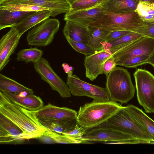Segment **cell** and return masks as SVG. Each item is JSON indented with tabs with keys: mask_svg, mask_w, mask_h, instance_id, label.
Here are the masks:
<instances>
[{
	"mask_svg": "<svg viewBox=\"0 0 154 154\" xmlns=\"http://www.w3.org/2000/svg\"><path fill=\"white\" fill-rule=\"evenodd\" d=\"M66 39L69 44L75 50L84 54L85 56L94 54L97 51L91 46L82 42L75 41L68 38Z\"/></svg>",
	"mask_w": 154,
	"mask_h": 154,
	"instance_id": "obj_32",
	"label": "cell"
},
{
	"mask_svg": "<svg viewBox=\"0 0 154 154\" xmlns=\"http://www.w3.org/2000/svg\"><path fill=\"white\" fill-rule=\"evenodd\" d=\"M106 77V88L110 100L124 104L133 98L135 87L127 69L116 67Z\"/></svg>",
	"mask_w": 154,
	"mask_h": 154,
	"instance_id": "obj_3",
	"label": "cell"
},
{
	"mask_svg": "<svg viewBox=\"0 0 154 154\" xmlns=\"http://www.w3.org/2000/svg\"><path fill=\"white\" fill-rule=\"evenodd\" d=\"M154 50V39L143 36L112 54L117 65L121 66L131 58L139 56L151 55Z\"/></svg>",
	"mask_w": 154,
	"mask_h": 154,
	"instance_id": "obj_11",
	"label": "cell"
},
{
	"mask_svg": "<svg viewBox=\"0 0 154 154\" xmlns=\"http://www.w3.org/2000/svg\"><path fill=\"white\" fill-rule=\"evenodd\" d=\"M39 122L48 129L62 134L73 130L77 123L76 119L68 121H47Z\"/></svg>",
	"mask_w": 154,
	"mask_h": 154,
	"instance_id": "obj_25",
	"label": "cell"
},
{
	"mask_svg": "<svg viewBox=\"0 0 154 154\" xmlns=\"http://www.w3.org/2000/svg\"><path fill=\"white\" fill-rule=\"evenodd\" d=\"M106 0H77L70 5L69 11H76L89 8L103 3Z\"/></svg>",
	"mask_w": 154,
	"mask_h": 154,
	"instance_id": "obj_33",
	"label": "cell"
},
{
	"mask_svg": "<svg viewBox=\"0 0 154 154\" xmlns=\"http://www.w3.org/2000/svg\"><path fill=\"white\" fill-rule=\"evenodd\" d=\"M5 0H0V3L2 2Z\"/></svg>",
	"mask_w": 154,
	"mask_h": 154,
	"instance_id": "obj_43",
	"label": "cell"
},
{
	"mask_svg": "<svg viewBox=\"0 0 154 154\" xmlns=\"http://www.w3.org/2000/svg\"><path fill=\"white\" fill-rule=\"evenodd\" d=\"M102 44L101 49L97 50L94 54L85 58V75L91 81L95 80L99 75L103 74L104 64L113 54L111 48L106 42H103Z\"/></svg>",
	"mask_w": 154,
	"mask_h": 154,
	"instance_id": "obj_12",
	"label": "cell"
},
{
	"mask_svg": "<svg viewBox=\"0 0 154 154\" xmlns=\"http://www.w3.org/2000/svg\"><path fill=\"white\" fill-rule=\"evenodd\" d=\"M122 106L111 100H93L80 107L76 119L77 123L87 131L98 127L116 113Z\"/></svg>",
	"mask_w": 154,
	"mask_h": 154,
	"instance_id": "obj_2",
	"label": "cell"
},
{
	"mask_svg": "<svg viewBox=\"0 0 154 154\" xmlns=\"http://www.w3.org/2000/svg\"><path fill=\"white\" fill-rule=\"evenodd\" d=\"M34 12L11 11L0 9V30L14 27L21 22L26 17Z\"/></svg>",
	"mask_w": 154,
	"mask_h": 154,
	"instance_id": "obj_21",
	"label": "cell"
},
{
	"mask_svg": "<svg viewBox=\"0 0 154 154\" xmlns=\"http://www.w3.org/2000/svg\"><path fill=\"white\" fill-rule=\"evenodd\" d=\"M146 25L135 11L120 13L107 11L103 15L89 23L88 26L101 28L110 32L119 30L132 32Z\"/></svg>",
	"mask_w": 154,
	"mask_h": 154,
	"instance_id": "obj_4",
	"label": "cell"
},
{
	"mask_svg": "<svg viewBox=\"0 0 154 154\" xmlns=\"http://www.w3.org/2000/svg\"><path fill=\"white\" fill-rule=\"evenodd\" d=\"M28 4L48 9L51 12V16L66 13L70 9V5L66 0H5L0 5Z\"/></svg>",
	"mask_w": 154,
	"mask_h": 154,
	"instance_id": "obj_15",
	"label": "cell"
},
{
	"mask_svg": "<svg viewBox=\"0 0 154 154\" xmlns=\"http://www.w3.org/2000/svg\"><path fill=\"white\" fill-rule=\"evenodd\" d=\"M0 9H6L11 11L28 12H35L43 10H49L47 8L28 4L0 5Z\"/></svg>",
	"mask_w": 154,
	"mask_h": 154,
	"instance_id": "obj_30",
	"label": "cell"
},
{
	"mask_svg": "<svg viewBox=\"0 0 154 154\" xmlns=\"http://www.w3.org/2000/svg\"><path fill=\"white\" fill-rule=\"evenodd\" d=\"M82 138L90 142L110 141L109 144L149 143L146 141L109 128L98 127L86 131Z\"/></svg>",
	"mask_w": 154,
	"mask_h": 154,
	"instance_id": "obj_7",
	"label": "cell"
},
{
	"mask_svg": "<svg viewBox=\"0 0 154 154\" xmlns=\"http://www.w3.org/2000/svg\"><path fill=\"white\" fill-rule=\"evenodd\" d=\"M71 94L75 96H85L98 101L110 100L105 88L92 85L81 79L75 75H67L66 83Z\"/></svg>",
	"mask_w": 154,
	"mask_h": 154,
	"instance_id": "obj_9",
	"label": "cell"
},
{
	"mask_svg": "<svg viewBox=\"0 0 154 154\" xmlns=\"http://www.w3.org/2000/svg\"><path fill=\"white\" fill-rule=\"evenodd\" d=\"M62 67L65 72L67 75H71L73 74V68L66 63H63L62 65Z\"/></svg>",
	"mask_w": 154,
	"mask_h": 154,
	"instance_id": "obj_39",
	"label": "cell"
},
{
	"mask_svg": "<svg viewBox=\"0 0 154 154\" xmlns=\"http://www.w3.org/2000/svg\"><path fill=\"white\" fill-rule=\"evenodd\" d=\"M117 66L115 60L112 56L108 59L105 62L103 68V74L106 76L112 70Z\"/></svg>",
	"mask_w": 154,
	"mask_h": 154,
	"instance_id": "obj_38",
	"label": "cell"
},
{
	"mask_svg": "<svg viewBox=\"0 0 154 154\" xmlns=\"http://www.w3.org/2000/svg\"><path fill=\"white\" fill-rule=\"evenodd\" d=\"M44 135L48 136L54 143L63 144H90L93 143L83 139L75 138L64 134L56 133L47 129Z\"/></svg>",
	"mask_w": 154,
	"mask_h": 154,
	"instance_id": "obj_28",
	"label": "cell"
},
{
	"mask_svg": "<svg viewBox=\"0 0 154 154\" xmlns=\"http://www.w3.org/2000/svg\"><path fill=\"white\" fill-rule=\"evenodd\" d=\"M132 32L154 39V23H146V25Z\"/></svg>",
	"mask_w": 154,
	"mask_h": 154,
	"instance_id": "obj_35",
	"label": "cell"
},
{
	"mask_svg": "<svg viewBox=\"0 0 154 154\" xmlns=\"http://www.w3.org/2000/svg\"><path fill=\"white\" fill-rule=\"evenodd\" d=\"M132 32L124 30L115 31L110 32L106 37L103 42H108L110 41L118 38Z\"/></svg>",
	"mask_w": 154,
	"mask_h": 154,
	"instance_id": "obj_37",
	"label": "cell"
},
{
	"mask_svg": "<svg viewBox=\"0 0 154 154\" xmlns=\"http://www.w3.org/2000/svg\"><path fill=\"white\" fill-rule=\"evenodd\" d=\"M21 36L13 27L4 35L0 40V71H2L10 60L19 43Z\"/></svg>",
	"mask_w": 154,
	"mask_h": 154,
	"instance_id": "obj_16",
	"label": "cell"
},
{
	"mask_svg": "<svg viewBox=\"0 0 154 154\" xmlns=\"http://www.w3.org/2000/svg\"><path fill=\"white\" fill-rule=\"evenodd\" d=\"M33 67L42 79L50 85L52 90L57 92L62 98L71 97L67 84L54 72L46 59L42 57L38 61L33 63Z\"/></svg>",
	"mask_w": 154,
	"mask_h": 154,
	"instance_id": "obj_10",
	"label": "cell"
},
{
	"mask_svg": "<svg viewBox=\"0 0 154 154\" xmlns=\"http://www.w3.org/2000/svg\"><path fill=\"white\" fill-rule=\"evenodd\" d=\"M39 122L47 121H68L76 119L78 113L66 107H60L49 103L33 111Z\"/></svg>",
	"mask_w": 154,
	"mask_h": 154,
	"instance_id": "obj_13",
	"label": "cell"
},
{
	"mask_svg": "<svg viewBox=\"0 0 154 154\" xmlns=\"http://www.w3.org/2000/svg\"><path fill=\"white\" fill-rule=\"evenodd\" d=\"M0 113L14 123L23 131L24 139L39 138L47 129L43 126L32 111L15 104L0 91Z\"/></svg>",
	"mask_w": 154,
	"mask_h": 154,
	"instance_id": "obj_1",
	"label": "cell"
},
{
	"mask_svg": "<svg viewBox=\"0 0 154 154\" xmlns=\"http://www.w3.org/2000/svg\"><path fill=\"white\" fill-rule=\"evenodd\" d=\"M139 2H141L142 3L149 4H154V0H135Z\"/></svg>",
	"mask_w": 154,
	"mask_h": 154,
	"instance_id": "obj_41",
	"label": "cell"
},
{
	"mask_svg": "<svg viewBox=\"0 0 154 154\" xmlns=\"http://www.w3.org/2000/svg\"><path fill=\"white\" fill-rule=\"evenodd\" d=\"M86 131L84 128L80 126L77 123L73 130L66 132L63 134L75 138L83 139L82 136L86 133Z\"/></svg>",
	"mask_w": 154,
	"mask_h": 154,
	"instance_id": "obj_36",
	"label": "cell"
},
{
	"mask_svg": "<svg viewBox=\"0 0 154 154\" xmlns=\"http://www.w3.org/2000/svg\"><path fill=\"white\" fill-rule=\"evenodd\" d=\"M63 32L66 38H69L89 45L90 33L88 25L67 21H66Z\"/></svg>",
	"mask_w": 154,
	"mask_h": 154,
	"instance_id": "obj_18",
	"label": "cell"
},
{
	"mask_svg": "<svg viewBox=\"0 0 154 154\" xmlns=\"http://www.w3.org/2000/svg\"><path fill=\"white\" fill-rule=\"evenodd\" d=\"M98 127L114 129L137 139L154 144L152 137L146 129L122 106L108 120Z\"/></svg>",
	"mask_w": 154,
	"mask_h": 154,
	"instance_id": "obj_5",
	"label": "cell"
},
{
	"mask_svg": "<svg viewBox=\"0 0 154 154\" xmlns=\"http://www.w3.org/2000/svg\"><path fill=\"white\" fill-rule=\"evenodd\" d=\"M2 92L13 103L30 111H36L44 106L42 99L34 94L21 96L10 92Z\"/></svg>",
	"mask_w": 154,
	"mask_h": 154,
	"instance_id": "obj_19",
	"label": "cell"
},
{
	"mask_svg": "<svg viewBox=\"0 0 154 154\" xmlns=\"http://www.w3.org/2000/svg\"><path fill=\"white\" fill-rule=\"evenodd\" d=\"M143 36L139 33L132 32L118 38L106 42L110 48H112L132 42Z\"/></svg>",
	"mask_w": 154,
	"mask_h": 154,
	"instance_id": "obj_31",
	"label": "cell"
},
{
	"mask_svg": "<svg viewBox=\"0 0 154 154\" xmlns=\"http://www.w3.org/2000/svg\"><path fill=\"white\" fill-rule=\"evenodd\" d=\"M43 54V51L36 48L23 49L17 54L16 60L17 61H24L26 63H34L40 59Z\"/></svg>",
	"mask_w": 154,
	"mask_h": 154,
	"instance_id": "obj_27",
	"label": "cell"
},
{
	"mask_svg": "<svg viewBox=\"0 0 154 154\" xmlns=\"http://www.w3.org/2000/svg\"><path fill=\"white\" fill-rule=\"evenodd\" d=\"M124 107L144 127L154 141V121L146 115L141 109L134 105L129 104Z\"/></svg>",
	"mask_w": 154,
	"mask_h": 154,
	"instance_id": "obj_24",
	"label": "cell"
},
{
	"mask_svg": "<svg viewBox=\"0 0 154 154\" xmlns=\"http://www.w3.org/2000/svg\"><path fill=\"white\" fill-rule=\"evenodd\" d=\"M51 12L49 10L35 11L27 17L14 27L22 35L26 31L38 24L48 19L51 16Z\"/></svg>",
	"mask_w": 154,
	"mask_h": 154,
	"instance_id": "obj_20",
	"label": "cell"
},
{
	"mask_svg": "<svg viewBox=\"0 0 154 154\" xmlns=\"http://www.w3.org/2000/svg\"><path fill=\"white\" fill-rule=\"evenodd\" d=\"M23 132L14 123L0 113V143L24 140Z\"/></svg>",
	"mask_w": 154,
	"mask_h": 154,
	"instance_id": "obj_17",
	"label": "cell"
},
{
	"mask_svg": "<svg viewBox=\"0 0 154 154\" xmlns=\"http://www.w3.org/2000/svg\"><path fill=\"white\" fill-rule=\"evenodd\" d=\"M147 63L151 64L154 67V50L148 60Z\"/></svg>",
	"mask_w": 154,
	"mask_h": 154,
	"instance_id": "obj_40",
	"label": "cell"
},
{
	"mask_svg": "<svg viewBox=\"0 0 154 154\" xmlns=\"http://www.w3.org/2000/svg\"><path fill=\"white\" fill-rule=\"evenodd\" d=\"M137 100L147 113H154V76L145 69H138L134 74Z\"/></svg>",
	"mask_w": 154,
	"mask_h": 154,
	"instance_id": "obj_6",
	"label": "cell"
},
{
	"mask_svg": "<svg viewBox=\"0 0 154 154\" xmlns=\"http://www.w3.org/2000/svg\"><path fill=\"white\" fill-rule=\"evenodd\" d=\"M0 91L10 92L20 96L33 94V90L2 74H0Z\"/></svg>",
	"mask_w": 154,
	"mask_h": 154,
	"instance_id": "obj_22",
	"label": "cell"
},
{
	"mask_svg": "<svg viewBox=\"0 0 154 154\" xmlns=\"http://www.w3.org/2000/svg\"><path fill=\"white\" fill-rule=\"evenodd\" d=\"M71 5L73 3L77 0H66Z\"/></svg>",
	"mask_w": 154,
	"mask_h": 154,
	"instance_id": "obj_42",
	"label": "cell"
},
{
	"mask_svg": "<svg viewBox=\"0 0 154 154\" xmlns=\"http://www.w3.org/2000/svg\"><path fill=\"white\" fill-rule=\"evenodd\" d=\"M150 55L144 54L133 57L121 65L128 68H134L147 63Z\"/></svg>",
	"mask_w": 154,
	"mask_h": 154,
	"instance_id": "obj_34",
	"label": "cell"
},
{
	"mask_svg": "<svg viewBox=\"0 0 154 154\" xmlns=\"http://www.w3.org/2000/svg\"><path fill=\"white\" fill-rule=\"evenodd\" d=\"M135 11L146 23H154V4L139 2Z\"/></svg>",
	"mask_w": 154,
	"mask_h": 154,
	"instance_id": "obj_29",
	"label": "cell"
},
{
	"mask_svg": "<svg viewBox=\"0 0 154 154\" xmlns=\"http://www.w3.org/2000/svg\"><path fill=\"white\" fill-rule=\"evenodd\" d=\"M107 11L103 3L87 8L69 11L65 13L64 20L80 23L86 25L103 15Z\"/></svg>",
	"mask_w": 154,
	"mask_h": 154,
	"instance_id": "obj_14",
	"label": "cell"
},
{
	"mask_svg": "<svg viewBox=\"0 0 154 154\" xmlns=\"http://www.w3.org/2000/svg\"><path fill=\"white\" fill-rule=\"evenodd\" d=\"M60 25L59 20L55 18H48L38 24L27 34L28 45L39 47L49 45L53 41Z\"/></svg>",
	"mask_w": 154,
	"mask_h": 154,
	"instance_id": "obj_8",
	"label": "cell"
},
{
	"mask_svg": "<svg viewBox=\"0 0 154 154\" xmlns=\"http://www.w3.org/2000/svg\"><path fill=\"white\" fill-rule=\"evenodd\" d=\"M90 33L89 46L97 50L102 48V43L110 32L100 28L88 26Z\"/></svg>",
	"mask_w": 154,
	"mask_h": 154,
	"instance_id": "obj_26",
	"label": "cell"
},
{
	"mask_svg": "<svg viewBox=\"0 0 154 154\" xmlns=\"http://www.w3.org/2000/svg\"><path fill=\"white\" fill-rule=\"evenodd\" d=\"M139 3L135 0H106L103 5L107 11L120 13L134 11Z\"/></svg>",
	"mask_w": 154,
	"mask_h": 154,
	"instance_id": "obj_23",
	"label": "cell"
}]
</instances>
